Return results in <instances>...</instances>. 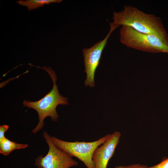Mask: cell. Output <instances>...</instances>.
Returning <instances> with one entry per match:
<instances>
[{"mask_svg":"<svg viewBox=\"0 0 168 168\" xmlns=\"http://www.w3.org/2000/svg\"><path fill=\"white\" fill-rule=\"evenodd\" d=\"M150 168H168V158L164 159L159 164L150 167Z\"/></svg>","mask_w":168,"mask_h":168,"instance_id":"8fae6325","label":"cell"},{"mask_svg":"<svg viewBox=\"0 0 168 168\" xmlns=\"http://www.w3.org/2000/svg\"><path fill=\"white\" fill-rule=\"evenodd\" d=\"M114 168H150V167L146 165L137 164L124 166H117Z\"/></svg>","mask_w":168,"mask_h":168,"instance_id":"30bf717a","label":"cell"},{"mask_svg":"<svg viewBox=\"0 0 168 168\" xmlns=\"http://www.w3.org/2000/svg\"><path fill=\"white\" fill-rule=\"evenodd\" d=\"M110 28L109 33L102 40L98 42L88 48H84L82 53L85 67L86 78L85 85L91 87L95 86V72L99 65L103 51L106 45L108 40L112 33L119 26L110 23Z\"/></svg>","mask_w":168,"mask_h":168,"instance_id":"8992f818","label":"cell"},{"mask_svg":"<svg viewBox=\"0 0 168 168\" xmlns=\"http://www.w3.org/2000/svg\"><path fill=\"white\" fill-rule=\"evenodd\" d=\"M112 23L118 26L130 27L138 32L155 35L168 43V35L160 18L145 13L130 5L122 11L113 12Z\"/></svg>","mask_w":168,"mask_h":168,"instance_id":"6da1fadb","label":"cell"},{"mask_svg":"<svg viewBox=\"0 0 168 168\" xmlns=\"http://www.w3.org/2000/svg\"><path fill=\"white\" fill-rule=\"evenodd\" d=\"M108 134L92 142H68L51 137L54 145L58 148L71 157L77 158L82 162L87 168H95L92 160L93 153L96 149L104 143L110 137Z\"/></svg>","mask_w":168,"mask_h":168,"instance_id":"277c9868","label":"cell"},{"mask_svg":"<svg viewBox=\"0 0 168 168\" xmlns=\"http://www.w3.org/2000/svg\"><path fill=\"white\" fill-rule=\"evenodd\" d=\"M28 146L27 144L18 143L5 137L0 143V153L7 156L14 150L24 149Z\"/></svg>","mask_w":168,"mask_h":168,"instance_id":"ba28073f","label":"cell"},{"mask_svg":"<svg viewBox=\"0 0 168 168\" xmlns=\"http://www.w3.org/2000/svg\"><path fill=\"white\" fill-rule=\"evenodd\" d=\"M62 0H20L16 2L20 5L26 7L28 11L42 7L45 4H49L51 3H59Z\"/></svg>","mask_w":168,"mask_h":168,"instance_id":"9c48e42d","label":"cell"},{"mask_svg":"<svg viewBox=\"0 0 168 168\" xmlns=\"http://www.w3.org/2000/svg\"><path fill=\"white\" fill-rule=\"evenodd\" d=\"M121 134L115 131L108 138L94 151L92 160L95 168H107L110 159L114 155L119 142Z\"/></svg>","mask_w":168,"mask_h":168,"instance_id":"52a82bcc","label":"cell"},{"mask_svg":"<svg viewBox=\"0 0 168 168\" xmlns=\"http://www.w3.org/2000/svg\"><path fill=\"white\" fill-rule=\"evenodd\" d=\"M119 34L120 42L128 47L149 53L168 54V43L155 35L125 26H121Z\"/></svg>","mask_w":168,"mask_h":168,"instance_id":"3957f363","label":"cell"},{"mask_svg":"<svg viewBox=\"0 0 168 168\" xmlns=\"http://www.w3.org/2000/svg\"><path fill=\"white\" fill-rule=\"evenodd\" d=\"M37 67L44 69L48 73L52 80L53 86L51 90L39 100L30 101L25 100L23 101L24 106L33 109L38 113V123L31 132L34 134L42 129L44 124V119L46 117H50L52 121H57L59 116L56 109L58 105H68V99L60 95L59 92L58 86L56 84L57 77L54 71L50 67Z\"/></svg>","mask_w":168,"mask_h":168,"instance_id":"7a4b0ae2","label":"cell"},{"mask_svg":"<svg viewBox=\"0 0 168 168\" xmlns=\"http://www.w3.org/2000/svg\"><path fill=\"white\" fill-rule=\"evenodd\" d=\"M43 136L49 150L45 156L40 155L35 159V165L37 168H70L78 165L72 157L54 145L47 132L44 131Z\"/></svg>","mask_w":168,"mask_h":168,"instance_id":"5b68a950","label":"cell"},{"mask_svg":"<svg viewBox=\"0 0 168 168\" xmlns=\"http://www.w3.org/2000/svg\"><path fill=\"white\" fill-rule=\"evenodd\" d=\"M9 126L7 125H3L0 126V143L1 142L5 137L4 134L8 129Z\"/></svg>","mask_w":168,"mask_h":168,"instance_id":"7c38bea8","label":"cell"}]
</instances>
